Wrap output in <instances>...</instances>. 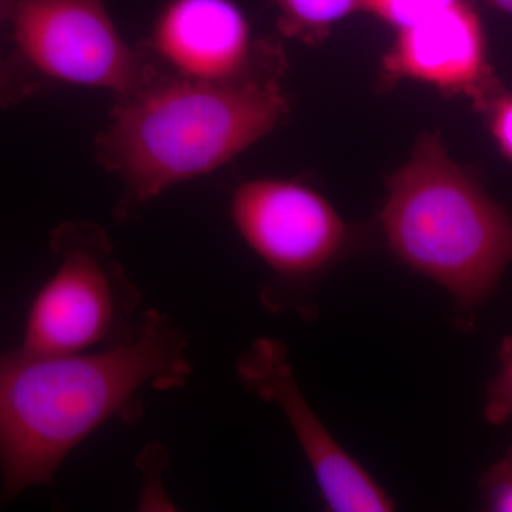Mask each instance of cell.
<instances>
[{
	"label": "cell",
	"mask_w": 512,
	"mask_h": 512,
	"mask_svg": "<svg viewBox=\"0 0 512 512\" xmlns=\"http://www.w3.org/2000/svg\"><path fill=\"white\" fill-rule=\"evenodd\" d=\"M185 352L181 329L157 311L113 348L0 352V503L52 483L64 458L107 421L140 416L141 393L181 386L191 372Z\"/></svg>",
	"instance_id": "6da1fadb"
},
{
	"label": "cell",
	"mask_w": 512,
	"mask_h": 512,
	"mask_svg": "<svg viewBox=\"0 0 512 512\" xmlns=\"http://www.w3.org/2000/svg\"><path fill=\"white\" fill-rule=\"evenodd\" d=\"M289 101L266 74L231 83L161 76L117 97L96 156L126 188V207L214 173L284 123Z\"/></svg>",
	"instance_id": "7a4b0ae2"
},
{
	"label": "cell",
	"mask_w": 512,
	"mask_h": 512,
	"mask_svg": "<svg viewBox=\"0 0 512 512\" xmlns=\"http://www.w3.org/2000/svg\"><path fill=\"white\" fill-rule=\"evenodd\" d=\"M382 227L387 245L466 309L497 289L512 262V220L447 153L423 133L412 156L387 178Z\"/></svg>",
	"instance_id": "3957f363"
},
{
	"label": "cell",
	"mask_w": 512,
	"mask_h": 512,
	"mask_svg": "<svg viewBox=\"0 0 512 512\" xmlns=\"http://www.w3.org/2000/svg\"><path fill=\"white\" fill-rule=\"evenodd\" d=\"M60 262L30 303L20 349L73 355L113 348L136 333L140 292L113 256L109 238L89 222L56 229Z\"/></svg>",
	"instance_id": "277c9868"
},
{
	"label": "cell",
	"mask_w": 512,
	"mask_h": 512,
	"mask_svg": "<svg viewBox=\"0 0 512 512\" xmlns=\"http://www.w3.org/2000/svg\"><path fill=\"white\" fill-rule=\"evenodd\" d=\"M8 23L13 56L39 80L124 97L158 76L120 35L106 0H10Z\"/></svg>",
	"instance_id": "5b68a950"
},
{
	"label": "cell",
	"mask_w": 512,
	"mask_h": 512,
	"mask_svg": "<svg viewBox=\"0 0 512 512\" xmlns=\"http://www.w3.org/2000/svg\"><path fill=\"white\" fill-rule=\"evenodd\" d=\"M229 214L242 241L285 279L326 268L348 241V228L333 205L296 181H245L232 192Z\"/></svg>",
	"instance_id": "8992f818"
},
{
	"label": "cell",
	"mask_w": 512,
	"mask_h": 512,
	"mask_svg": "<svg viewBox=\"0 0 512 512\" xmlns=\"http://www.w3.org/2000/svg\"><path fill=\"white\" fill-rule=\"evenodd\" d=\"M238 373L252 392L281 407L330 511L394 510L386 491L340 446L303 399L282 343L256 340L239 359Z\"/></svg>",
	"instance_id": "52a82bcc"
},
{
	"label": "cell",
	"mask_w": 512,
	"mask_h": 512,
	"mask_svg": "<svg viewBox=\"0 0 512 512\" xmlns=\"http://www.w3.org/2000/svg\"><path fill=\"white\" fill-rule=\"evenodd\" d=\"M147 46L181 79L231 83L261 74L251 25L235 0H167Z\"/></svg>",
	"instance_id": "ba28073f"
},
{
	"label": "cell",
	"mask_w": 512,
	"mask_h": 512,
	"mask_svg": "<svg viewBox=\"0 0 512 512\" xmlns=\"http://www.w3.org/2000/svg\"><path fill=\"white\" fill-rule=\"evenodd\" d=\"M382 76L386 84L413 80L443 93L464 94L484 110L498 96L483 23L468 0L399 30L383 57Z\"/></svg>",
	"instance_id": "9c48e42d"
},
{
	"label": "cell",
	"mask_w": 512,
	"mask_h": 512,
	"mask_svg": "<svg viewBox=\"0 0 512 512\" xmlns=\"http://www.w3.org/2000/svg\"><path fill=\"white\" fill-rule=\"evenodd\" d=\"M284 35L316 42L333 25L362 10V0H274Z\"/></svg>",
	"instance_id": "30bf717a"
},
{
	"label": "cell",
	"mask_w": 512,
	"mask_h": 512,
	"mask_svg": "<svg viewBox=\"0 0 512 512\" xmlns=\"http://www.w3.org/2000/svg\"><path fill=\"white\" fill-rule=\"evenodd\" d=\"M458 0H362V10L399 30L412 28Z\"/></svg>",
	"instance_id": "8fae6325"
},
{
	"label": "cell",
	"mask_w": 512,
	"mask_h": 512,
	"mask_svg": "<svg viewBox=\"0 0 512 512\" xmlns=\"http://www.w3.org/2000/svg\"><path fill=\"white\" fill-rule=\"evenodd\" d=\"M10 0H0V29L9 19ZM42 80L29 73L15 56L0 55V107L15 106L35 96Z\"/></svg>",
	"instance_id": "7c38bea8"
},
{
	"label": "cell",
	"mask_w": 512,
	"mask_h": 512,
	"mask_svg": "<svg viewBox=\"0 0 512 512\" xmlns=\"http://www.w3.org/2000/svg\"><path fill=\"white\" fill-rule=\"evenodd\" d=\"M500 369L488 384L484 417L493 426L512 420V338L507 336L498 349Z\"/></svg>",
	"instance_id": "4fadbf2b"
},
{
	"label": "cell",
	"mask_w": 512,
	"mask_h": 512,
	"mask_svg": "<svg viewBox=\"0 0 512 512\" xmlns=\"http://www.w3.org/2000/svg\"><path fill=\"white\" fill-rule=\"evenodd\" d=\"M480 495L485 511L512 512V444L481 477Z\"/></svg>",
	"instance_id": "5bb4252c"
},
{
	"label": "cell",
	"mask_w": 512,
	"mask_h": 512,
	"mask_svg": "<svg viewBox=\"0 0 512 512\" xmlns=\"http://www.w3.org/2000/svg\"><path fill=\"white\" fill-rule=\"evenodd\" d=\"M488 127L498 150L512 163V93H501L487 107Z\"/></svg>",
	"instance_id": "9a60e30c"
},
{
	"label": "cell",
	"mask_w": 512,
	"mask_h": 512,
	"mask_svg": "<svg viewBox=\"0 0 512 512\" xmlns=\"http://www.w3.org/2000/svg\"><path fill=\"white\" fill-rule=\"evenodd\" d=\"M488 5L512 16V0H485Z\"/></svg>",
	"instance_id": "2e32d148"
}]
</instances>
